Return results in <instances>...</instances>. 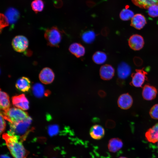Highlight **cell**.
Returning a JSON list of instances; mask_svg holds the SVG:
<instances>
[{
	"instance_id": "6da1fadb",
	"label": "cell",
	"mask_w": 158,
	"mask_h": 158,
	"mask_svg": "<svg viewBox=\"0 0 158 158\" xmlns=\"http://www.w3.org/2000/svg\"><path fill=\"white\" fill-rule=\"evenodd\" d=\"M2 138L13 158H27L29 152L24 147L18 136L9 133H4Z\"/></svg>"
},
{
	"instance_id": "7a4b0ae2",
	"label": "cell",
	"mask_w": 158,
	"mask_h": 158,
	"mask_svg": "<svg viewBox=\"0 0 158 158\" xmlns=\"http://www.w3.org/2000/svg\"><path fill=\"white\" fill-rule=\"evenodd\" d=\"M2 114L4 118L10 123L16 124L22 121L28 116V113L20 109L13 107L4 111Z\"/></svg>"
},
{
	"instance_id": "3957f363",
	"label": "cell",
	"mask_w": 158,
	"mask_h": 158,
	"mask_svg": "<svg viewBox=\"0 0 158 158\" xmlns=\"http://www.w3.org/2000/svg\"><path fill=\"white\" fill-rule=\"evenodd\" d=\"M44 37L48 45L58 47L61 39V33L56 27L53 26L45 30Z\"/></svg>"
},
{
	"instance_id": "277c9868",
	"label": "cell",
	"mask_w": 158,
	"mask_h": 158,
	"mask_svg": "<svg viewBox=\"0 0 158 158\" xmlns=\"http://www.w3.org/2000/svg\"><path fill=\"white\" fill-rule=\"evenodd\" d=\"M29 42L28 39L22 35L15 36L12 40V45L14 50L18 52H23L27 49Z\"/></svg>"
},
{
	"instance_id": "5b68a950",
	"label": "cell",
	"mask_w": 158,
	"mask_h": 158,
	"mask_svg": "<svg viewBox=\"0 0 158 158\" xmlns=\"http://www.w3.org/2000/svg\"><path fill=\"white\" fill-rule=\"evenodd\" d=\"M32 118L29 116L23 121L16 124H12L9 123L10 129V132L11 134L15 133H22L26 131L29 127L32 121Z\"/></svg>"
},
{
	"instance_id": "8992f818",
	"label": "cell",
	"mask_w": 158,
	"mask_h": 158,
	"mask_svg": "<svg viewBox=\"0 0 158 158\" xmlns=\"http://www.w3.org/2000/svg\"><path fill=\"white\" fill-rule=\"evenodd\" d=\"M147 74L143 69H136L135 72L131 75V85L137 87H141L147 79Z\"/></svg>"
},
{
	"instance_id": "52a82bcc",
	"label": "cell",
	"mask_w": 158,
	"mask_h": 158,
	"mask_svg": "<svg viewBox=\"0 0 158 158\" xmlns=\"http://www.w3.org/2000/svg\"><path fill=\"white\" fill-rule=\"evenodd\" d=\"M13 105L18 108L26 110L29 108V102L24 94L14 96L12 97Z\"/></svg>"
},
{
	"instance_id": "ba28073f",
	"label": "cell",
	"mask_w": 158,
	"mask_h": 158,
	"mask_svg": "<svg viewBox=\"0 0 158 158\" xmlns=\"http://www.w3.org/2000/svg\"><path fill=\"white\" fill-rule=\"evenodd\" d=\"M128 43L130 47L133 50H139L143 47L144 42L143 37L140 35L134 34L129 38Z\"/></svg>"
},
{
	"instance_id": "9c48e42d",
	"label": "cell",
	"mask_w": 158,
	"mask_h": 158,
	"mask_svg": "<svg viewBox=\"0 0 158 158\" xmlns=\"http://www.w3.org/2000/svg\"><path fill=\"white\" fill-rule=\"evenodd\" d=\"M54 74L53 71L48 67L43 68L39 75L40 80L42 83L45 84L51 83L54 80Z\"/></svg>"
},
{
	"instance_id": "30bf717a",
	"label": "cell",
	"mask_w": 158,
	"mask_h": 158,
	"mask_svg": "<svg viewBox=\"0 0 158 158\" xmlns=\"http://www.w3.org/2000/svg\"><path fill=\"white\" fill-rule=\"evenodd\" d=\"M133 103V99L128 93H124L118 97L117 104L118 107L123 109L130 108Z\"/></svg>"
},
{
	"instance_id": "8fae6325",
	"label": "cell",
	"mask_w": 158,
	"mask_h": 158,
	"mask_svg": "<svg viewBox=\"0 0 158 158\" xmlns=\"http://www.w3.org/2000/svg\"><path fill=\"white\" fill-rule=\"evenodd\" d=\"M157 90L154 87L148 84L143 87L142 95L143 98L147 100H151L156 97Z\"/></svg>"
},
{
	"instance_id": "7c38bea8",
	"label": "cell",
	"mask_w": 158,
	"mask_h": 158,
	"mask_svg": "<svg viewBox=\"0 0 158 158\" xmlns=\"http://www.w3.org/2000/svg\"><path fill=\"white\" fill-rule=\"evenodd\" d=\"M114 72L113 67L109 64L103 65L99 70L100 77L104 80H109L111 79L114 75Z\"/></svg>"
},
{
	"instance_id": "4fadbf2b",
	"label": "cell",
	"mask_w": 158,
	"mask_h": 158,
	"mask_svg": "<svg viewBox=\"0 0 158 158\" xmlns=\"http://www.w3.org/2000/svg\"><path fill=\"white\" fill-rule=\"evenodd\" d=\"M5 16L7 18L9 24L13 28L20 17V13L16 9L10 7L8 8L5 13Z\"/></svg>"
},
{
	"instance_id": "5bb4252c",
	"label": "cell",
	"mask_w": 158,
	"mask_h": 158,
	"mask_svg": "<svg viewBox=\"0 0 158 158\" xmlns=\"http://www.w3.org/2000/svg\"><path fill=\"white\" fill-rule=\"evenodd\" d=\"M145 137L149 142H158V123L147 130L145 133Z\"/></svg>"
},
{
	"instance_id": "9a60e30c",
	"label": "cell",
	"mask_w": 158,
	"mask_h": 158,
	"mask_svg": "<svg viewBox=\"0 0 158 158\" xmlns=\"http://www.w3.org/2000/svg\"><path fill=\"white\" fill-rule=\"evenodd\" d=\"M146 24V21L145 17L141 14L135 15L131 19V25L138 30L142 28Z\"/></svg>"
},
{
	"instance_id": "2e32d148",
	"label": "cell",
	"mask_w": 158,
	"mask_h": 158,
	"mask_svg": "<svg viewBox=\"0 0 158 158\" xmlns=\"http://www.w3.org/2000/svg\"><path fill=\"white\" fill-rule=\"evenodd\" d=\"M131 72L130 67L125 62L121 63L118 66V76L121 80H124L127 78L130 74Z\"/></svg>"
},
{
	"instance_id": "e0dca14e",
	"label": "cell",
	"mask_w": 158,
	"mask_h": 158,
	"mask_svg": "<svg viewBox=\"0 0 158 158\" xmlns=\"http://www.w3.org/2000/svg\"><path fill=\"white\" fill-rule=\"evenodd\" d=\"M90 134L91 137L94 139H100L104 137L105 134V130L101 126L95 125L90 128Z\"/></svg>"
},
{
	"instance_id": "ac0fdd59",
	"label": "cell",
	"mask_w": 158,
	"mask_h": 158,
	"mask_svg": "<svg viewBox=\"0 0 158 158\" xmlns=\"http://www.w3.org/2000/svg\"><path fill=\"white\" fill-rule=\"evenodd\" d=\"M70 52L77 58L84 56L85 53V49L80 44L74 43L71 44L69 48Z\"/></svg>"
},
{
	"instance_id": "d6986e66",
	"label": "cell",
	"mask_w": 158,
	"mask_h": 158,
	"mask_svg": "<svg viewBox=\"0 0 158 158\" xmlns=\"http://www.w3.org/2000/svg\"><path fill=\"white\" fill-rule=\"evenodd\" d=\"M16 87L18 90L23 92L28 91L30 87V81L25 77L19 78L17 81Z\"/></svg>"
},
{
	"instance_id": "ffe728a7",
	"label": "cell",
	"mask_w": 158,
	"mask_h": 158,
	"mask_svg": "<svg viewBox=\"0 0 158 158\" xmlns=\"http://www.w3.org/2000/svg\"><path fill=\"white\" fill-rule=\"evenodd\" d=\"M33 94L35 97L41 98L44 96H47L51 92L49 90H46L43 86L40 83L34 84L32 87Z\"/></svg>"
},
{
	"instance_id": "44dd1931",
	"label": "cell",
	"mask_w": 158,
	"mask_h": 158,
	"mask_svg": "<svg viewBox=\"0 0 158 158\" xmlns=\"http://www.w3.org/2000/svg\"><path fill=\"white\" fill-rule=\"evenodd\" d=\"M133 3L139 8L147 9L154 5H158V0H131Z\"/></svg>"
},
{
	"instance_id": "7402d4cb",
	"label": "cell",
	"mask_w": 158,
	"mask_h": 158,
	"mask_svg": "<svg viewBox=\"0 0 158 158\" xmlns=\"http://www.w3.org/2000/svg\"><path fill=\"white\" fill-rule=\"evenodd\" d=\"M0 109L3 111L10 108V103L9 97L6 92L0 90Z\"/></svg>"
},
{
	"instance_id": "603a6c76",
	"label": "cell",
	"mask_w": 158,
	"mask_h": 158,
	"mask_svg": "<svg viewBox=\"0 0 158 158\" xmlns=\"http://www.w3.org/2000/svg\"><path fill=\"white\" fill-rule=\"evenodd\" d=\"M122 146V142L118 138H114L111 139L108 145L109 150L112 152H115L118 151L121 148Z\"/></svg>"
},
{
	"instance_id": "cb8c5ba5",
	"label": "cell",
	"mask_w": 158,
	"mask_h": 158,
	"mask_svg": "<svg viewBox=\"0 0 158 158\" xmlns=\"http://www.w3.org/2000/svg\"><path fill=\"white\" fill-rule=\"evenodd\" d=\"M106 54L102 51H97L93 55L92 59L94 62L97 64L104 63L107 59Z\"/></svg>"
},
{
	"instance_id": "d4e9b609",
	"label": "cell",
	"mask_w": 158,
	"mask_h": 158,
	"mask_svg": "<svg viewBox=\"0 0 158 158\" xmlns=\"http://www.w3.org/2000/svg\"><path fill=\"white\" fill-rule=\"evenodd\" d=\"M96 34L92 30H89L84 32L82 35L83 40L85 43L90 44L92 43L95 39Z\"/></svg>"
},
{
	"instance_id": "484cf974",
	"label": "cell",
	"mask_w": 158,
	"mask_h": 158,
	"mask_svg": "<svg viewBox=\"0 0 158 158\" xmlns=\"http://www.w3.org/2000/svg\"><path fill=\"white\" fill-rule=\"evenodd\" d=\"M32 10L37 13L42 11L44 8V4L42 0H34L31 3Z\"/></svg>"
},
{
	"instance_id": "4316f807",
	"label": "cell",
	"mask_w": 158,
	"mask_h": 158,
	"mask_svg": "<svg viewBox=\"0 0 158 158\" xmlns=\"http://www.w3.org/2000/svg\"><path fill=\"white\" fill-rule=\"evenodd\" d=\"M133 12L128 8L122 10L120 12L119 16L120 18L124 21L131 20L134 16Z\"/></svg>"
},
{
	"instance_id": "83f0119b",
	"label": "cell",
	"mask_w": 158,
	"mask_h": 158,
	"mask_svg": "<svg viewBox=\"0 0 158 158\" xmlns=\"http://www.w3.org/2000/svg\"><path fill=\"white\" fill-rule=\"evenodd\" d=\"M148 13L150 17L154 18L158 16V5H154L148 9Z\"/></svg>"
},
{
	"instance_id": "f1b7e54d",
	"label": "cell",
	"mask_w": 158,
	"mask_h": 158,
	"mask_svg": "<svg viewBox=\"0 0 158 158\" xmlns=\"http://www.w3.org/2000/svg\"><path fill=\"white\" fill-rule=\"evenodd\" d=\"M149 114L152 118L158 119V104H155L152 107L150 111Z\"/></svg>"
},
{
	"instance_id": "f546056e",
	"label": "cell",
	"mask_w": 158,
	"mask_h": 158,
	"mask_svg": "<svg viewBox=\"0 0 158 158\" xmlns=\"http://www.w3.org/2000/svg\"><path fill=\"white\" fill-rule=\"evenodd\" d=\"M0 24L1 29V28L7 26L9 24L8 19L5 15L1 13L0 14Z\"/></svg>"
},
{
	"instance_id": "4dcf8cb0",
	"label": "cell",
	"mask_w": 158,
	"mask_h": 158,
	"mask_svg": "<svg viewBox=\"0 0 158 158\" xmlns=\"http://www.w3.org/2000/svg\"><path fill=\"white\" fill-rule=\"evenodd\" d=\"M4 118L1 112L0 113V134H1L4 131L6 128V123Z\"/></svg>"
},
{
	"instance_id": "1f68e13d",
	"label": "cell",
	"mask_w": 158,
	"mask_h": 158,
	"mask_svg": "<svg viewBox=\"0 0 158 158\" xmlns=\"http://www.w3.org/2000/svg\"><path fill=\"white\" fill-rule=\"evenodd\" d=\"M58 126L57 125H54L50 126L49 130L51 133H55L58 131Z\"/></svg>"
},
{
	"instance_id": "d6a6232c",
	"label": "cell",
	"mask_w": 158,
	"mask_h": 158,
	"mask_svg": "<svg viewBox=\"0 0 158 158\" xmlns=\"http://www.w3.org/2000/svg\"><path fill=\"white\" fill-rule=\"evenodd\" d=\"M98 94L101 97H104L106 95V93L104 91L102 90H99V91Z\"/></svg>"
},
{
	"instance_id": "836d02e7",
	"label": "cell",
	"mask_w": 158,
	"mask_h": 158,
	"mask_svg": "<svg viewBox=\"0 0 158 158\" xmlns=\"http://www.w3.org/2000/svg\"><path fill=\"white\" fill-rule=\"evenodd\" d=\"M118 158H128L125 157H120Z\"/></svg>"
}]
</instances>
